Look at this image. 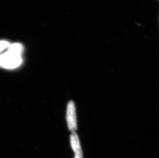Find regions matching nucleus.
Returning a JSON list of instances; mask_svg holds the SVG:
<instances>
[{
	"instance_id": "4",
	"label": "nucleus",
	"mask_w": 159,
	"mask_h": 158,
	"mask_svg": "<svg viewBox=\"0 0 159 158\" xmlns=\"http://www.w3.org/2000/svg\"><path fill=\"white\" fill-rule=\"evenodd\" d=\"M23 51V46L21 44L14 43L9 45L7 51L16 55H21Z\"/></svg>"
},
{
	"instance_id": "2",
	"label": "nucleus",
	"mask_w": 159,
	"mask_h": 158,
	"mask_svg": "<svg viewBox=\"0 0 159 158\" xmlns=\"http://www.w3.org/2000/svg\"><path fill=\"white\" fill-rule=\"evenodd\" d=\"M66 122L68 128L70 131L75 132L77 128V125L76 113L75 104L73 101H71L68 103L66 109Z\"/></svg>"
},
{
	"instance_id": "3",
	"label": "nucleus",
	"mask_w": 159,
	"mask_h": 158,
	"mask_svg": "<svg viewBox=\"0 0 159 158\" xmlns=\"http://www.w3.org/2000/svg\"><path fill=\"white\" fill-rule=\"evenodd\" d=\"M71 147L75 153L74 158H83V151L78 136L75 132H73L70 136Z\"/></svg>"
},
{
	"instance_id": "1",
	"label": "nucleus",
	"mask_w": 159,
	"mask_h": 158,
	"mask_svg": "<svg viewBox=\"0 0 159 158\" xmlns=\"http://www.w3.org/2000/svg\"><path fill=\"white\" fill-rule=\"evenodd\" d=\"M22 63L21 55H16L7 51L0 55V67L13 69L19 66Z\"/></svg>"
},
{
	"instance_id": "5",
	"label": "nucleus",
	"mask_w": 159,
	"mask_h": 158,
	"mask_svg": "<svg viewBox=\"0 0 159 158\" xmlns=\"http://www.w3.org/2000/svg\"><path fill=\"white\" fill-rule=\"evenodd\" d=\"M9 42L6 41H0V52L4 50L6 48L8 47L9 46Z\"/></svg>"
}]
</instances>
